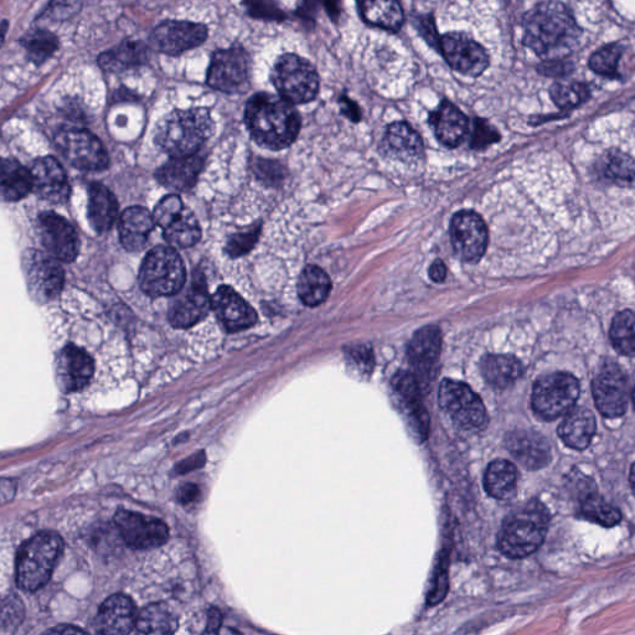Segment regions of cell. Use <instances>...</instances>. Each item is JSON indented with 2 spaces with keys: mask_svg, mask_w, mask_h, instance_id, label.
Segmentation results:
<instances>
[{
  "mask_svg": "<svg viewBox=\"0 0 635 635\" xmlns=\"http://www.w3.org/2000/svg\"><path fill=\"white\" fill-rule=\"evenodd\" d=\"M580 38L581 29L564 4L541 3L525 15L524 44L542 59H565Z\"/></svg>",
  "mask_w": 635,
  "mask_h": 635,
  "instance_id": "obj_1",
  "label": "cell"
},
{
  "mask_svg": "<svg viewBox=\"0 0 635 635\" xmlns=\"http://www.w3.org/2000/svg\"><path fill=\"white\" fill-rule=\"evenodd\" d=\"M245 121L255 141L275 151L291 146L301 129V117L292 103L271 94H257L250 98Z\"/></svg>",
  "mask_w": 635,
  "mask_h": 635,
  "instance_id": "obj_2",
  "label": "cell"
},
{
  "mask_svg": "<svg viewBox=\"0 0 635 635\" xmlns=\"http://www.w3.org/2000/svg\"><path fill=\"white\" fill-rule=\"evenodd\" d=\"M214 133V122L206 108L169 113L158 123L156 142L173 158L195 156Z\"/></svg>",
  "mask_w": 635,
  "mask_h": 635,
  "instance_id": "obj_3",
  "label": "cell"
},
{
  "mask_svg": "<svg viewBox=\"0 0 635 635\" xmlns=\"http://www.w3.org/2000/svg\"><path fill=\"white\" fill-rule=\"evenodd\" d=\"M547 529L549 514L546 508L538 500H531L505 519L498 536L499 550L511 559L528 557L542 545Z\"/></svg>",
  "mask_w": 635,
  "mask_h": 635,
  "instance_id": "obj_4",
  "label": "cell"
},
{
  "mask_svg": "<svg viewBox=\"0 0 635 635\" xmlns=\"http://www.w3.org/2000/svg\"><path fill=\"white\" fill-rule=\"evenodd\" d=\"M64 550V541L53 531H43L25 542L17 559V582L22 590L35 592L53 575Z\"/></svg>",
  "mask_w": 635,
  "mask_h": 635,
  "instance_id": "obj_5",
  "label": "cell"
},
{
  "mask_svg": "<svg viewBox=\"0 0 635 635\" xmlns=\"http://www.w3.org/2000/svg\"><path fill=\"white\" fill-rule=\"evenodd\" d=\"M139 283L151 296H172L183 288L185 268L172 247L158 246L144 258Z\"/></svg>",
  "mask_w": 635,
  "mask_h": 635,
  "instance_id": "obj_6",
  "label": "cell"
},
{
  "mask_svg": "<svg viewBox=\"0 0 635 635\" xmlns=\"http://www.w3.org/2000/svg\"><path fill=\"white\" fill-rule=\"evenodd\" d=\"M271 77L278 94L292 105L311 102L318 95L317 71L311 63L298 55L281 56L273 67Z\"/></svg>",
  "mask_w": 635,
  "mask_h": 635,
  "instance_id": "obj_7",
  "label": "cell"
},
{
  "mask_svg": "<svg viewBox=\"0 0 635 635\" xmlns=\"http://www.w3.org/2000/svg\"><path fill=\"white\" fill-rule=\"evenodd\" d=\"M440 406L458 427L468 431L483 430L488 423L483 401L464 382L445 380L440 387Z\"/></svg>",
  "mask_w": 635,
  "mask_h": 635,
  "instance_id": "obj_8",
  "label": "cell"
},
{
  "mask_svg": "<svg viewBox=\"0 0 635 635\" xmlns=\"http://www.w3.org/2000/svg\"><path fill=\"white\" fill-rule=\"evenodd\" d=\"M580 396V382L567 373H555L544 376L536 382L533 391V407L545 420L569 412Z\"/></svg>",
  "mask_w": 635,
  "mask_h": 635,
  "instance_id": "obj_9",
  "label": "cell"
},
{
  "mask_svg": "<svg viewBox=\"0 0 635 635\" xmlns=\"http://www.w3.org/2000/svg\"><path fill=\"white\" fill-rule=\"evenodd\" d=\"M58 258L44 252L29 250L23 256V270L30 294L41 303L59 296L65 275Z\"/></svg>",
  "mask_w": 635,
  "mask_h": 635,
  "instance_id": "obj_10",
  "label": "cell"
},
{
  "mask_svg": "<svg viewBox=\"0 0 635 635\" xmlns=\"http://www.w3.org/2000/svg\"><path fill=\"white\" fill-rule=\"evenodd\" d=\"M442 55L453 70L464 76L478 77L489 66V56L482 45L464 33H448L441 38Z\"/></svg>",
  "mask_w": 635,
  "mask_h": 635,
  "instance_id": "obj_11",
  "label": "cell"
},
{
  "mask_svg": "<svg viewBox=\"0 0 635 635\" xmlns=\"http://www.w3.org/2000/svg\"><path fill=\"white\" fill-rule=\"evenodd\" d=\"M56 144L63 156L82 170H102L108 165L105 147L100 139L84 129H70L56 137Z\"/></svg>",
  "mask_w": 635,
  "mask_h": 635,
  "instance_id": "obj_12",
  "label": "cell"
},
{
  "mask_svg": "<svg viewBox=\"0 0 635 635\" xmlns=\"http://www.w3.org/2000/svg\"><path fill=\"white\" fill-rule=\"evenodd\" d=\"M451 240L454 251L463 261L477 263L487 250V226L473 211H459L452 219Z\"/></svg>",
  "mask_w": 635,
  "mask_h": 635,
  "instance_id": "obj_13",
  "label": "cell"
},
{
  "mask_svg": "<svg viewBox=\"0 0 635 635\" xmlns=\"http://www.w3.org/2000/svg\"><path fill=\"white\" fill-rule=\"evenodd\" d=\"M249 77V56L241 46L218 50L211 59L208 85L223 92L240 91Z\"/></svg>",
  "mask_w": 635,
  "mask_h": 635,
  "instance_id": "obj_14",
  "label": "cell"
},
{
  "mask_svg": "<svg viewBox=\"0 0 635 635\" xmlns=\"http://www.w3.org/2000/svg\"><path fill=\"white\" fill-rule=\"evenodd\" d=\"M115 524L123 540L132 549H153L165 544L169 538L168 526L162 520L147 518L133 511H118Z\"/></svg>",
  "mask_w": 635,
  "mask_h": 635,
  "instance_id": "obj_15",
  "label": "cell"
},
{
  "mask_svg": "<svg viewBox=\"0 0 635 635\" xmlns=\"http://www.w3.org/2000/svg\"><path fill=\"white\" fill-rule=\"evenodd\" d=\"M592 391L597 409L603 416L621 417L627 411L628 380L618 366L608 365L603 368L593 381Z\"/></svg>",
  "mask_w": 635,
  "mask_h": 635,
  "instance_id": "obj_16",
  "label": "cell"
},
{
  "mask_svg": "<svg viewBox=\"0 0 635 635\" xmlns=\"http://www.w3.org/2000/svg\"><path fill=\"white\" fill-rule=\"evenodd\" d=\"M208 38V28L203 24L168 20L159 25L152 34V44L159 53L178 56L185 51L198 48Z\"/></svg>",
  "mask_w": 635,
  "mask_h": 635,
  "instance_id": "obj_17",
  "label": "cell"
},
{
  "mask_svg": "<svg viewBox=\"0 0 635 635\" xmlns=\"http://www.w3.org/2000/svg\"><path fill=\"white\" fill-rule=\"evenodd\" d=\"M40 236L45 249L59 261L72 262L79 254V239L74 227L54 213L40 215Z\"/></svg>",
  "mask_w": 635,
  "mask_h": 635,
  "instance_id": "obj_18",
  "label": "cell"
},
{
  "mask_svg": "<svg viewBox=\"0 0 635 635\" xmlns=\"http://www.w3.org/2000/svg\"><path fill=\"white\" fill-rule=\"evenodd\" d=\"M32 175L33 190L41 199L54 204H64L69 200V183L58 160L51 157L36 160Z\"/></svg>",
  "mask_w": 635,
  "mask_h": 635,
  "instance_id": "obj_19",
  "label": "cell"
},
{
  "mask_svg": "<svg viewBox=\"0 0 635 635\" xmlns=\"http://www.w3.org/2000/svg\"><path fill=\"white\" fill-rule=\"evenodd\" d=\"M211 306L229 332L251 328L257 322L254 308L230 287H220L211 298Z\"/></svg>",
  "mask_w": 635,
  "mask_h": 635,
  "instance_id": "obj_20",
  "label": "cell"
},
{
  "mask_svg": "<svg viewBox=\"0 0 635 635\" xmlns=\"http://www.w3.org/2000/svg\"><path fill=\"white\" fill-rule=\"evenodd\" d=\"M95 364L85 350L69 345L61 350L58 359V376L61 389L76 392L84 389L94 375Z\"/></svg>",
  "mask_w": 635,
  "mask_h": 635,
  "instance_id": "obj_21",
  "label": "cell"
},
{
  "mask_svg": "<svg viewBox=\"0 0 635 635\" xmlns=\"http://www.w3.org/2000/svg\"><path fill=\"white\" fill-rule=\"evenodd\" d=\"M137 614L131 598L115 595L107 598L98 609L95 628L101 634H126L136 627Z\"/></svg>",
  "mask_w": 635,
  "mask_h": 635,
  "instance_id": "obj_22",
  "label": "cell"
},
{
  "mask_svg": "<svg viewBox=\"0 0 635 635\" xmlns=\"http://www.w3.org/2000/svg\"><path fill=\"white\" fill-rule=\"evenodd\" d=\"M211 299L203 280H196L183 297L173 304L169 311L170 323L177 328H188L204 319L209 313Z\"/></svg>",
  "mask_w": 635,
  "mask_h": 635,
  "instance_id": "obj_23",
  "label": "cell"
},
{
  "mask_svg": "<svg viewBox=\"0 0 635 635\" xmlns=\"http://www.w3.org/2000/svg\"><path fill=\"white\" fill-rule=\"evenodd\" d=\"M442 349L441 330L433 325L418 330L413 335L407 355L420 378L432 373L433 366L440 359Z\"/></svg>",
  "mask_w": 635,
  "mask_h": 635,
  "instance_id": "obj_24",
  "label": "cell"
},
{
  "mask_svg": "<svg viewBox=\"0 0 635 635\" xmlns=\"http://www.w3.org/2000/svg\"><path fill=\"white\" fill-rule=\"evenodd\" d=\"M511 454L525 468L539 469L547 466L551 459V449L545 438L534 431H514L507 438Z\"/></svg>",
  "mask_w": 635,
  "mask_h": 635,
  "instance_id": "obj_25",
  "label": "cell"
},
{
  "mask_svg": "<svg viewBox=\"0 0 635 635\" xmlns=\"http://www.w3.org/2000/svg\"><path fill=\"white\" fill-rule=\"evenodd\" d=\"M431 123L438 141L447 147H457L464 141L469 131L466 115L453 103L443 101L432 113Z\"/></svg>",
  "mask_w": 635,
  "mask_h": 635,
  "instance_id": "obj_26",
  "label": "cell"
},
{
  "mask_svg": "<svg viewBox=\"0 0 635 635\" xmlns=\"http://www.w3.org/2000/svg\"><path fill=\"white\" fill-rule=\"evenodd\" d=\"M156 221L153 214L141 206H133L121 215L120 237L125 249L132 252L142 251L147 246L149 235Z\"/></svg>",
  "mask_w": 635,
  "mask_h": 635,
  "instance_id": "obj_27",
  "label": "cell"
},
{
  "mask_svg": "<svg viewBox=\"0 0 635 635\" xmlns=\"http://www.w3.org/2000/svg\"><path fill=\"white\" fill-rule=\"evenodd\" d=\"M361 17L373 27L399 32L405 17L399 0H356Z\"/></svg>",
  "mask_w": 635,
  "mask_h": 635,
  "instance_id": "obj_28",
  "label": "cell"
},
{
  "mask_svg": "<svg viewBox=\"0 0 635 635\" xmlns=\"http://www.w3.org/2000/svg\"><path fill=\"white\" fill-rule=\"evenodd\" d=\"M596 426L595 415L590 410H570L561 422L559 435L565 445L581 451L590 446L596 433Z\"/></svg>",
  "mask_w": 635,
  "mask_h": 635,
  "instance_id": "obj_29",
  "label": "cell"
},
{
  "mask_svg": "<svg viewBox=\"0 0 635 635\" xmlns=\"http://www.w3.org/2000/svg\"><path fill=\"white\" fill-rule=\"evenodd\" d=\"M203 168V160L196 156L179 157L169 160L158 170L157 179L164 187L173 190L193 188Z\"/></svg>",
  "mask_w": 635,
  "mask_h": 635,
  "instance_id": "obj_30",
  "label": "cell"
},
{
  "mask_svg": "<svg viewBox=\"0 0 635 635\" xmlns=\"http://www.w3.org/2000/svg\"><path fill=\"white\" fill-rule=\"evenodd\" d=\"M384 146L397 159L415 160L423 154L421 137L405 122H395L387 127Z\"/></svg>",
  "mask_w": 635,
  "mask_h": 635,
  "instance_id": "obj_31",
  "label": "cell"
},
{
  "mask_svg": "<svg viewBox=\"0 0 635 635\" xmlns=\"http://www.w3.org/2000/svg\"><path fill=\"white\" fill-rule=\"evenodd\" d=\"M118 204L115 195L102 184H92L89 191V219L98 234H103L116 223Z\"/></svg>",
  "mask_w": 635,
  "mask_h": 635,
  "instance_id": "obj_32",
  "label": "cell"
},
{
  "mask_svg": "<svg viewBox=\"0 0 635 635\" xmlns=\"http://www.w3.org/2000/svg\"><path fill=\"white\" fill-rule=\"evenodd\" d=\"M148 49L141 41L126 40L98 58L103 70L121 72L147 63Z\"/></svg>",
  "mask_w": 635,
  "mask_h": 635,
  "instance_id": "obj_33",
  "label": "cell"
},
{
  "mask_svg": "<svg viewBox=\"0 0 635 635\" xmlns=\"http://www.w3.org/2000/svg\"><path fill=\"white\" fill-rule=\"evenodd\" d=\"M597 173L608 183L635 187V159L621 151H609L598 159Z\"/></svg>",
  "mask_w": 635,
  "mask_h": 635,
  "instance_id": "obj_34",
  "label": "cell"
},
{
  "mask_svg": "<svg viewBox=\"0 0 635 635\" xmlns=\"http://www.w3.org/2000/svg\"><path fill=\"white\" fill-rule=\"evenodd\" d=\"M523 365L511 355H488L482 361V374L490 385L507 389L523 375Z\"/></svg>",
  "mask_w": 635,
  "mask_h": 635,
  "instance_id": "obj_35",
  "label": "cell"
},
{
  "mask_svg": "<svg viewBox=\"0 0 635 635\" xmlns=\"http://www.w3.org/2000/svg\"><path fill=\"white\" fill-rule=\"evenodd\" d=\"M518 484V472L513 463L497 459L489 464L484 477V487L490 497L507 500L513 497Z\"/></svg>",
  "mask_w": 635,
  "mask_h": 635,
  "instance_id": "obj_36",
  "label": "cell"
},
{
  "mask_svg": "<svg viewBox=\"0 0 635 635\" xmlns=\"http://www.w3.org/2000/svg\"><path fill=\"white\" fill-rule=\"evenodd\" d=\"M33 190L32 170L14 159H4L2 164V196L4 201H18Z\"/></svg>",
  "mask_w": 635,
  "mask_h": 635,
  "instance_id": "obj_37",
  "label": "cell"
},
{
  "mask_svg": "<svg viewBox=\"0 0 635 635\" xmlns=\"http://www.w3.org/2000/svg\"><path fill=\"white\" fill-rule=\"evenodd\" d=\"M332 282L322 268L308 266L304 268L298 281V296L308 307H317L328 298Z\"/></svg>",
  "mask_w": 635,
  "mask_h": 635,
  "instance_id": "obj_38",
  "label": "cell"
},
{
  "mask_svg": "<svg viewBox=\"0 0 635 635\" xmlns=\"http://www.w3.org/2000/svg\"><path fill=\"white\" fill-rule=\"evenodd\" d=\"M136 627L146 634H172L178 629V618L165 604L154 603L138 613Z\"/></svg>",
  "mask_w": 635,
  "mask_h": 635,
  "instance_id": "obj_39",
  "label": "cell"
},
{
  "mask_svg": "<svg viewBox=\"0 0 635 635\" xmlns=\"http://www.w3.org/2000/svg\"><path fill=\"white\" fill-rule=\"evenodd\" d=\"M394 386L397 394L405 401L406 409L416 418L420 431H427L428 418L421 404L420 380L410 373H400L395 376Z\"/></svg>",
  "mask_w": 635,
  "mask_h": 635,
  "instance_id": "obj_40",
  "label": "cell"
},
{
  "mask_svg": "<svg viewBox=\"0 0 635 635\" xmlns=\"http://www.w3.org/2000/svg\"><path fill=\"white\" fill-rule=\"evenodd\" d=\"M164 237L170 245L180 249L194 246L200 239L198 220L189 210L184 209L179 218L164 230Z\"/></svg>",
  "mask_w": 635,
  "mask_h": 635,
  "instance_id": "obj_41",
  "label": "cell"
},
{
  "mask_svg": "<svg viewBox=\"0 0 635 635\" xmlns=\"http://www.w3.org/2000/svg\"><path fill=\"white\" fill-rule=\"evenodd\" d=\"M22 45L35 65L44 64L59 48V40L48 30H34L24 36Z\"/></svg>",
  "mask_w": 635,
  "mask_h": 635,
  "instance_id": "obj_42",
  "label": "cell"
},
{
  "mask_svg": "<svg viewBox=\"0 0 635 635\" xmlns=\"http://www.w3.org/2000/svg\"><path fill=\"white\" fill-rule=\"evenodd\" d=\"M611 340L613 347L619 353L635 356V314L633 312L624 311L614 317L611 327Z\"/></svg>",
  "mask_w": 635,
  "mask_h": 635,
  "instance_id": "obj_43",
  "label": "cell"
},
{
  "mask_svg": "<svg viewBox=\"0 0 635 635\" xmlns=\"http://www.w3.org/2000/svg\"><path fill=\"white\" fill-rule=\"evenodd\" d=\"M581 513L586 519L607 528L617 525L622 520L621 511L596 494H588L582 499Z\"/></svg>",
  "mask_w": 635,
  "mask_h": 635,
  "instance_id": "obj_44",
  "label": "cell"
},
{
  "mask_svg": "<svg viewBox=\"0 0 635 635\" xmlns=\"http://www.w3.org/2000/svg\"><path fill=\"white\" fill-rule=\"evenodd\" d=\"M623 56V48L619 44L604 46L591 56L590 66L598 75L606 77L618 76L619 64Z\"/></svg>",
  "mask_w": 635,
  "mask_h": 635,
  "instance_id": "obj_45",
  "label": "cell"
},
{
  "mask_svg": "<svg viewBox=\"0 0 635 635\" xmlns=\"http://www.w3.org/2000/svg\"><path fill=\"white\" fill-rule=\"evenodd\" d=\"M550 92L552 100L564 110L581 105L588 97L587 87L580 82H557Z\"/></svg>",
  "mask_w": 635,
  "mask_h": 635,
  "instance_id": "obj_46",
  "label": "cell"
},
{
  "mask_svg": "<svg viewBox=\"0 0 635 635\" xmlns=\"http://www.w3.org/2000/svg\"><path fill=\"white\" fill-rule=\"evenodd\" d=\"M183 210V203L179 196L168 195L157 205L153 213V218L156 224L165 230L179 218Z\"/></svg>",
  "mask_w": 635,
  "mask_h": 635,
  "instance_id": "obj_47",
  "label": "cell"
},
{
  "mask_svg": "<svg viewBox=\"0 0 635 635\" xmlns=\"http://www.w3.org/2000/svg\"><path fill=\"white\" fill-rule=\"evenodd\" d=\"M242 2L252 18L275 20V22H282L285 19V14L275 0H242Z\"/></svg>",
  "mask_w": 635,
  "mask_h": 635,
  "instance_id": "obj_48",
  "label": "cell"
},
{
  "mask_svg": "<svg viewBox=\"0 0 635 635\" xmlns=\"http://www.w3.org/2000/svg\"><path fill=\"white\" fill-rule=\"evenodd\" d=\"M82 0H53L45 9L43 18L64 22L80 12Z\"/></svg>",
  "mask_w": 635,
  "mask_h": 635,
  "instance_id": "obj_49",
  "label": "cell"
},
{
  "mask_svg": "<svg viewBox=\"0 0 635 635\" xmlns=\"http://www.w3.org/2000/svg\"><path fill=\"white\" fill-rule=\"evenodd\" d=\"M258 235H260V229L257 226L251 227L245 232H239L229 240L227 252L234 257L247 254L255 246Z\"/></svg>",
  "mask_w": 635,
  "mask_h": 635,
  "instance_id": "obj_50",
  "label": "cell"
},
{
  "mask_svg": "<svg viewBox=\"0 0 635 635\" xmlns=\"http://www.w3.org/2000/svg\"><path fill=\"white\" fill-rule=\"evenodd\" d=\"M499 141V134L487 121L477 120L474 125L473 148H484Z\"/></svg>",
  "mask_w": 635,
  "mask_h": 635,
  "instance_id": "obj_51",
  "label": "cell"
},
{
  "mask_svg": "<svg viewBox=\"0 0 635 635\" xmlns=\"http://www.w3.org/2000/svg\"><path fill=\"white\" fill-rule=\"evenodd\" d=\"M9 603H4L3 606V627H7L8 624L10 626H14V624H18L22 622L23 618V604L19 602L17 598L9 597ZM15 627V626H14Z\"/></svg>",
  "mask_w": 635,
  "mask_h": 635,
  "instance_id": "obj_52",
  "label": "cell"
},
{
  "mask_svg": "<svg viewBox=\"0 0 635 635\" xmlns=\"http://www.w3.org/2000/svg\"><path fill=\"white\" fill-rule=\"evenodd\" d=\"M200 495V489L195 484H184L179 490L178 498L182 504H190L195 502Z\"/></svg>",
  "mask_w": 635,
  "mask_h": 635,
  "instance_id": "obj_53",
  "label": "cell"
},
{
  "mask_svg": "<svg viewBox=\"0 0 635 635\" xmlns=\"http://www.w3.org/2000/svg\"><path fill=\"white\" fill-rule=\"evenodd\" d=\"M221 626H223V616L216 608H211L208 614V623H206V629L204 633L216 634L219 633Z\"/></svg>",
  "mask_w": 635,
  "mask_h": 635,
  "instance_id": "obj_54",
  "label": "cell"
},
{
  "mask_svg": "<svg viewBox=\"0 0 635 635\" xmlns=\"http://www.w3.org/2000/svg\"><path fill=\"white\" fill-rule=\"evenodd\" d=\"M205 463L204 453L195 454V456L185 459L182 463L178 464L179 473H188L194 471L196 468H200Z\"/></svg>",
  "mask_w": 635,
  "mask_h": 635,
  "instance_id": "obj_55",
  "label": "cell"
},
{
  "mask_svg": "<svg viewBox=\"0 0 635 635\" xmlns=\"http://www.w3.org/2000/svg\"><path fill=\"white\" fill-rule=\"evenodd\" d=\"M430 277L433 282L441 283L446 280L447 267L445 262L437 260L430 267Z\"/></svg>",
  "mask_w": 635,
  "mask_h": 635,
  "instance_id": "obj_56",
  "label": "cell"
},
{
  "mask_svg": "<svg viewBox=\"0 0 635 635\" xmlns=\"http://www.w3.org/2000/svg\"><path fill=\"white\" fill-rule=\"evenodd\" d=\"M342 110L344 115H347L351 121H359L360 120V111L359 108L356 107L354 102H351L349 98H342Z\"/></svg>",
  "mask_w": 635,
  "mask_h": 635,
  "instance_id": "obj_57",
  "label": "cell"
},
{
  "mask_svg": "<svg viewBox=\"0 0 635 635\" xmlns=\"http://www.w3.org/2000/svg\"><path fill=\"white\" fill-rule=\"evenodd\" d=\"M324 7L327 9L330 18L337 20L340 15V0H323Z\"/></svg>",
  "mask_w": 635,
  "mask_h": 635,
  "instance_id": "obj_58",
  "label": "cell"
},
{
  "mask_svg": "<svg viewBox=\"0 0 635 635\" xmlns=\"http://www.w3.org/2000/svg\"><path fill=\"white\" fill-rule=\"evenodd\" d=\"M49 633L64 634V633H85V632L82 631V629L80 628H76L72 626H60V627L51 629Z\"/></svg>",
  "mask_w": 635,
  "mask_h": 635,
  "instance_id": "obj_59",
  "label": "cell"
},
{
  "mask_svg": "<svg viewBox=\"0 0 635 635\" xmlns=\"http://www.w3.org/2000/svg\"><path fill=\"white\" fill-rule=\"evenodd\" d=\"M631 484L635 493V463L633 464L632 471H631Z\"/></svg>",
  "mask_w": 635,
  "mask_h": 635,
  "instance_id": "obj_60",
  "label": "cell"
},
{
  "mask_svg": "<svg viewBox=\"0 0 635 635\" xmlns=\"http://www.w3.org/2000/svg\"><path fill=\"white\" fill-rule=\"evenodd\" d=\"M633 399H634V405H635V390L633 392Z\"/></svg>",
  "mask_w": 635,
  "mask_h": 635,
  "instance_id": "obj_61",
  "label": "cell"
}]
</instances>
